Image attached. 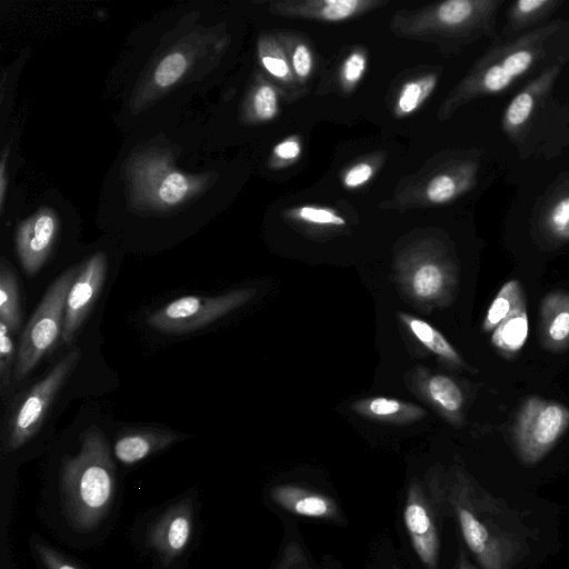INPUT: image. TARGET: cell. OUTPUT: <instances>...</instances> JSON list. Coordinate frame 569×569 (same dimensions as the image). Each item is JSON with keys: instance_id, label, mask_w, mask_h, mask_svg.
Masks as SVG:
<instances>
[{"instance_id": "obj_1", "label": "cell", "mask_w": 569, "mask_h": 569, "mask_svg": "<svg viewBox=\"0 0 569 569\" xmlns=\"http://www.w3.org/2000/svg\"><path fill=\"white\" fill-rule=\"evenodd\" d=\"M446 513L455 516L468 549L482 569H512L525 537L510 518L461 468L437 472Z\"/></svg>"}, {"instance_id": "obj_2", "label": "cell", "mask_w": 569, "mask_h": 569, "mask_svg": "<svg viewBox=\"0 0 569 569\" xmlns=\"http://www.w3.org/2000/svg\"><path fill=\"white\" fill-rule=\"evenodd\" d=\"M116 466L103 433L88 429L77 455L66 457L60 488L69 522L80 530L96 528L106 517L116 493Z\"/></svg>"}, {"instance_id": "obj_3", "label": "cell", "mask_w": 569, "mask_h": 569, "mask_svg": "<svg viewBox=\"0 0 569 569\" xmlns=\"http://www.w3.org/2000/svg\"><path fill=\"white\" fill-rule=\"evenodd\" d=\"M558 21L532 29L506 43L495 46L467 81V97L496 94L511 87L547 54Z\"/></svg>"}, {"instance_id": "obj_4", "label": "cell", "mask_w": 569, "mask_h": 569, "mask_svg": "<svg viewBox=\"0 0 569 569\" xmlns=\"http://www.w3.org/2000/svg\"><path fill=\"white\" fill-rule=\"evenodd\" d=\"M78 272L79 270L72 267L60 274L28 321L16 356V380L23 379L61 336L67 297Z\"/></svg>"}, {"instance_id": "obj_5", "label": "cell", "mask_w": 569, "mask_h": 569, "mask_svg": "<svg viewBox=\"0 0 569 569\" xmlns=\"http://www.w3.org/2000/svg\"><path fill=\"white\" fill-rule=\"evenodd\" d=\"M437 472L425 480L411 479L403 508V521L413 550L426 569H439L441 517L446 516Z\"/></svg>"}, {"instance_id": "obj_6", "label": "cell", "mask_w": 569, "mask_h": 569, "mask_svg": "<svg viewBox=\"0 0 569 569\" xmlns=\"http://www.w3.org/2000/svg\"><path fill=\"white\" fill-rule=\"evenodd\" d=\"M80 358L81 350L73 348L26 392L16 406L9 422L4 442L7 452L19 449L39 431L49 408Z\"/></svg>"}, {"instance_id": "obj_7", "label": "cell", "mask_w": 569, "mask_h": 569, "mask_svg": "<svg viewBox=\"0 0 569 569\" xmlns=\"http://www.w3.org/2000/svg\"><path fill=\"white\" fill-rule=\"evenodd\" d=\"M569 428V408L540 397L528 398L520 407L513 440L523 463L541 460Z\"/></svg>"}, {"instance_id": "obj_8", "label": "cell", "mask_w": 569, "mask_h": 569, "mask_svg": "<svg viewBox=\"0 0 569 569\" xmlns=\"http://www.w3.org/2000/svg\"><path fill=\"white\" fill-rule=\"evenodd\" d=\"M253 293L251 289H238L213 297H180L149 315L147 323L166 333L190 332L241 307Z\"/></svg>"}, {"instance_id": "obj_9", "label": "cell", "mask_w": 569, "mask_h": 569, "mask_svg": "<svg viewBox=\"0 0 569 569\" xmlns=\"http://www.w3.org/2000/svg\"><path fill=\"white\" fill-rule=\"evenodd\" d=\"M130 172L137 194L158 207L181 203L201 186L198 178L183 174L159 156L137 159Z\"/></svg>"}, {"instance_id": "obj_10", "label": "cell", "mask_w": 569, "mask_h": 569, "mask_svg": "<svg viewBox=\"0 0 569 569\" xmlns=\"http://www.w3.org/2000/svg\"><path fill=\"white\" fill-rule=\"evenodd\" d=\"M108 270L107 257L96 252L79 269L69 290L61 339L70 345L101 292Z\"/></svg>"}, {"instance_id": "obj_11", "label": "cell", "mask_w": 569, "mask_h": 569, "mask_svg": "<svg viewBox=\"0 0 569 569\" xmlns=\"http://www.w3.org/2000/svg\"><path fill=\"white\" fill-rule=\"evenodd\" d=\"M58 229V220L49 209H43L23 221L17 231V253L28 276L36 274L46 262Z\"/></svg>"}, {"instance_id": "obj_12", "label": "cell", "mask_w": 569, "mask_h": 569, "mask_svg": "<svg viewBox=\"0 0 569 569\" xmlns=\"http://www.w3.org/2000/svg\"><path fill=\"white\" fill-rule=\"evenodd\" d=\"M560 70L559 63L545 68L513 97L501 120L506 134L517 137L525 131L539 104L550 93Z\"/></svg>"}, {"instance_id": "obj_13", "label": "cell", "mask_w": 569, "mask_h": 569, "mask_svg": "<svg viewBox=\"0 0 569 569\" xmlns=\"http://www.w3.org/2000/svg\"><path fill=\"white\" fill-rule=\"evenodd\" d=\"M192 531V509L186 500L168 509L148 532V545L164 562L179 557L186 549Z\"/></svg>"}, {"instance_id": "obj_14", "label": "cell", "mask_w": 569, "mask_h": 569, "mask_svg": "<svg viewBox=\"0 0 569 569\" xmlns=\"http://www.w3.org/2000/svg\"><path fill=\"white\" fill-rule=\"evenodd\" d=\"M542 346L551 352L569 347V293L552 291L546 295L540 306L539 319Z\"/></svg>"}, {"instance_id": "obj_15", "label": "cell", "mask_w": 569, "mask_h": 569, "mask_svg": "<svg viewBox=\"0 0 569 569\" xmlns=\"http://www.w3.org/2000/svg\"><path fill=\"white\" fill-rule=\"evenodd\" d=\"M271 500L298 516L337 520V503L330 497L295 485H280L271 490Z\"/></svg>"}, {"instance_id": "obj_16", "label": "cell", "mask_w": 569, "mask_h": 569, "mask_svg": "<svg viewBox=\"0 0 569 569\" xmlns=\"http://www.w3.org/2000/svg\"><path fill=\"white\" fill-rule=\"evenodd\" d=\"M179 439V436L163 429H139L120 436L113 446L117 459L124 465H133L160 451Z\"/></svg>"}, {"instance_id": "obj_17", "label": "cell", "mask_w": 569, "mask_h": 569, "mask_svg": "<svg viewBox=\"0 0 569 569\" xmlns=\"http://www.w3.org/2000/svg\"><path fill=\"white\" fill-rule=\"evenodd\" d=\"M406 281L410 293L423 301L448 299L455 283L449 270L435 261L421 262L412 268Z\"/></svg>"}, {"instance_id": "obj_18", "label": "cell", "mask_w": 569, "mask_h": 569, "mask_svg": "<svg viewBox=\"0 0 569 569\" xmlns=\"http://www.w3.org/2000/svg\"><path fill=\"white\" fill-rule=\"evenodd\" d=\"M352 409L359 415L386 423H409L425 417L426 411L412 403L388 397L358 400Z\"/></svg>"}, {"instance_id": "obj_19", "label": "cell", "mask_w": 569, "mask_h": 569, "mask_svg": "<svg viewBox=\"0 0 569 569\" xmlns=\"http://www.w3.org/2000/svg\"><path fill=\"white\" fill-rule=\"evenodd\" d=\"M529 320L526 301L520 303L491 332L493 348L506 359L515 358L526 345Z\"/></svg>"}, {"instance_id": "obj_20", "label": "cell", "mask_w": 569, "mask_h": 569, "mask_svg": "<svg viewBox=\"0 0 569 569\" xmlns=\"http://www.w3.org/2000/svg\"><path fill=\"white\" fill-rule=\"evenodd\" d=\"M423 391L429 401L450 421H461L465 398L455 380L443 375H431L425 382Z\"/></svg>"}, {"instance_id": "obj_21", "label": "cell", "mask_w": 569, "mask_h": 569, "mask_svg": "<svg viewBox=\"0 0 569 569\" xmlns=\"http://www.w3.org/2000/svg\"><path fill=\"white\" fill-rule=\"evenodd\" d=\"M399 317L412 336L428 350L453 365H465L462 358L451 343L429 322L412 315L402 312L399 313Z\"/></svg>"}, {"instance_id": "obj_22", "label": "cell", "mask_w": 569, "mask_h": 569, "mask_svg": "<svg viewBox=\"0 0 569 569\" xmlns=\"http://www.w3.org/2000/svg\"><path fill=\"white\" fill-rule=\"evenodd\" d=\"M0 320L11 333L18 331L22 321L18 281L6 260L0 267Z\"/></svg>"}, {"instance_id": "obj_23", "label": "cell", "mask_w": 569, "mask_h": 569, "mask_svg": "<svg viewBox=\"0 0 569 569\" xmlns=\"http://www.w3.org/2000/svg\"><path fill=\"white\" fill-rule=\"evenodd\" d=\"M526 301L522 287L516 279L507 281L488 307L481 328L491 333L513 309Z\"/></svg>"}, {"instance_id": "obj_24", "label": "cell", "mask_w": 569, "mask_h": 569, "mask_svg": "<svg viewBox=\"0 0 569 569\" xmlns=\"http://www.w3.org/2000/svg\"><path fill=\"white\" fill-rule=\"evenodd\" d=\"M561 3L560 0L515 1L508 11L507 28L510 32L527 29L551 14Z\"/></svg>"}, {"instance_id": "obj_25", "label": "cell", "mask_w": 569, "mask_h": 569, "mask_svg": "<svg viewBox=\"0 0 569 569\" xmlns=\"http://www.w3.org/2000/svg\"><path fill=\"white\" fill-rule=\"evenodd\" d=\"M542 231L555 241H569V190L555 196L545 207Z\"/></svg>"}, {"instance_id": "obj_26", "label": "cell", "mask_w": 569, "mask_h": 569, "mask_svg": "<svg viewBox=\"0 0 569 569\" xmlns=\"http://www.w3.org/2000/svg\"><path fill=\"white\" fill-rule=\"evenodd\" d=\"M473 178V168L458 177L439 174L427 187V197L431 202L442 203L456 197L465 187H469Z\"/></svg>"}, {"instance_id": "obj_27", "label": "cell", "mask_w": 569, "mask_h": 569, "mask_svg": "<svg viewBox=\"0 0 569 569\" xmlns=\"http://www.w3.org/2000/svg\"><path fill=\"white\" fill-rule=\"evenodd\" d=\"M188 60L181 52L167 54L157 66L153 80L160 88L170 87L186 72Z\"/></svg>"}, {"instance_id": "obj_28", "label": "cell", "mask_w": 569, "mask_h": 569, "mask_svg": "<svg viewBox=\"0 0 569 569\" xmlns=\"http://www.w3.org/2000/svg\"><path fill=\"white\" fill-rule=\"evenodd\" d=\"M423 81L407 82L399 94L398 108L403 113H410L417 109L425 96L429 93L435 84V77L426 84Z\"/></svg>"}, {"instance_id": "obj_29", "label": "cell", "mask_w": 569, "mask_h": 569, "mask_svg": "<svg viewBox=\"0 0 569 569\" xmlns=\"http://www.w3.org/2000/svg\"><path fill=\"white\" fill-rule=\"evenodd\" d=\"M8 326L0 320V379L2 388L10 385L11 371H14V345Z\"/></svg>"}, {"instance_id": "obj_30", "label": "cell", "mask_w": 569, "mask_h": 569, "mask_svg": "<svg viewBox=\"0 0 569 569\" xmlns=\"http://www.w3.org/2000/svg\"><path fill=\"white\" fill-rule=\"evenodd\" d=\"M253 109L261 120H269L274 117L278 110L277 96L269 86H261L253 97Z\"/></svg>"}, {"instance_id": "obj_31", "label": "cell", "mask_w": 569, "mask_h": 569, "mask_svg": "<svg viewBox=\"0 0 569 569\" xmlns=\"http://www.w3.org/2000/svg\"><path fill=\"white\" fill-rule=\"evenodd\" d=\"M276 569H315L305 550L297 542L284 546Z\"/></svg>"}, {"instance_id": "obj_32", "label": "cell", "mask_w": 569, "mask_h": 569, "mask_svg": "<svg viewBox=\"0 0 569 569\" xmlns=\"http://www.w3.org/2000/svg\"><path fill=\"white\" fill-rule=\"evenodd\" d=\"M361 2L357 0H327L321 9V16L329 21H340L352 16Z\"/></svg>"}, {"instance_id": "obj_33", "label": "cell", "mask_w": 569, "mask_h": 569, "mask_svg": "<svg viewBox=\"0 0 569 569\" xmlns=\"http://www.w3.org/2000/svg\"><path fill=\"white\" fill-rule=\"evenodd\" d=\"M297 216L307 222L316 224L343 226L346 223L345 219L335 212L317 207L305 206L297 211Z\"/></svg>"}, {"instance_id": "obj_34", "label": "cell", "mask_w": 569, "mask_h": 569, "mask_svg": "<svg viewBox=\"0 0 569 569\" xmlns=\"http://www.w3.org/2000/svg\"><path fill=\"white\" fill-rule=\"evenodd\" d=\"M34 549L41 562L47 569H79L64 557L58 553L54 549L42 545L40 542L34 543Z\"/></svg>"}, {"instance_id": "obj_35", "label": "cell", "mask_w": 569, "mask_h": 569, "mask_svg": "<svg viewBox=\"0 0 569 569\" xmlns=\"http://www.w3.org/2000/svg\"><path fill=\"white\" fill-rule=\"evenodd\" d=\"M366 69V59L360 52L350 54L342 67V77L348 83L357 82Z\"/></svg>"}, {"instance_id": "obj_36", "label": "cell", "mask_w": 569, "mask_h": 569, "mask_svg": "<svg viewBox=\"0 0 569 569\" xmlns=\"http://www.w3.org/2000/svg\"><path fill=\"white\" fill-rule=\"evenodd\" d=\"M292 66L293 69L300 78H306L312 67V58L311 53L305 44H299L296 47L292 54Z\"/></svg>"}, {"instance_id": "obj_37", "label": "cell", "mask_w": 569, "mask_h": 569, "mask_svg": "<svg viewBox=\"0 0 569 569\" xmlns=\"http://www.w3.org/2000/svg\"><path fill=\"white\" fill-rule=\"evenodd\" d=\"M372 167L368 163H359L346 173L343 182L349 188H356L366 183L372 176Z\"/></svg>"}, {"instance_id": "obj_38", "label": "cell", "mask_w": 569, "mask_h": 569, "mask_svg": "<svg viewBox=\"0 0 569 569\" xmlns=\"http://www.w3.org/2000/svg\"><path fill=\"white\" fill-rule=\"evenodd\" d=\"M263 67L269 73L277 78H284L289 73V67L286 60L274 56H264L261 59Z\"/></svg>"}, {"instance_id": "obj_39", "label": "cell", "mask_w": 569, "mask_h": 569, "mask_svg": "<svg viewBox=\"0 0 569 569\" xmlns=\"http://www.w3.org/2000/svg\"><path fill=\"white\" fill-rule=\"evenodd\" d=\"M273 152L277 157L284 160H291L299 156L300 153V144L298 141L288 139L280 143H278Z\"/></svg>"}, {"instance_id": "obj_40", "label": "cell", "mask_w": 569, "mask_h": 569, "mask_svg": "<svg viewBox=\"0 0 569 569\" xmlns=\"http://www.w3.org/2000/svg\"><path fill=\"white\" fill-rule=\"evenodd\" d=\"M6 153L2 157L0 166V209L3 210L4 194H6Z\"/></svg>"}, {"instance_id": "obj_41", "label": "cell", "mask_w": 569, "mask_h": 569, "mask_svg": "<svg viewBox=\"0 0 569 569\" xmlns=\"http://www.w3.org/2000/svg\"><path fill=\"white\" fill-rule=\"evenodd\" d=\"M457 569H476L466 557L465 552L460 551L458 558V568Z\"/></svg>"}, {"instance_id": "obj_42", "label": "cell", "mask_w": 569, "mask_h": 569, "mask_svg": "<svg viewBox=\"0 0 569 569\" xmlns=\"http://www.w3.org/2000/svg\"><path fill=\"white\" fill-rule=\"evenodd\" d=\"M391 569H399V568H398V567H396V566H393V567H391Z\"/></svg>"}]
</instances>
